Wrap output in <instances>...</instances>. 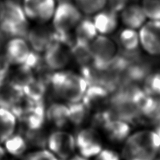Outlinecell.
Wrapping results in <instances>:
<instances>
[{
  "label": "cell",
  "instance_id": "6da1fadb",
  "mask_svg": "<svg viewBox=\"0 0 160 160\" xmlns=\"http://www.w3.org/2000/svg\"><path fill=\"white\" fill-rule=\"evenodd\" d=\"M160 152V136L156 131L141 130L125 140L122 150L124 160H155Z\"/></svg>",
  "mask_w": 160,
  "mask_h": 160
},
{
  "label": "cell",
  "instance_id": "7a4b0ae2",
  "mask_svg": "<svg viewBox=\"0 0 160 160\" xmlns=\"http://www.w3.org/2000/svg\"><path fill=\"white\" fill-rule=\"evenodd\" d=\"M49 83L55 95L69 104L82 102L89 86V82L84 76L71 71L52 73Z\"/></svg>",
  "mask_w": 160,
  "mask_h": 160
},
{
  "label": "cell",
  "instance_id": "3957f363",
  "mask_svg": "<svg viewBox=\"0 0 160 160\" xmlns=\"http://www.w3.org/2000/svg\"><path fill=\"white\" fill-rule=\"evenodd\" d=\"M28 19L21 4L16 0H5L4 11L0 21V30L5 35L26 38L29 31Z\"/></svg>",
  "mask_w": 160,
  "mask_h": 160
},
{
  "label": "cell",
  "instance_id": "277c9868",
  "mask_svg": "<svg viewBox=\"0 0 160 160\" xmlns=\"http://www.w3.org/2000/svg\"><path fill=\"white\" fill-rule=\"evenodd\" d=\"M82 15L73 1L58 2L51 21L53 30L58 35L68 36L81 21Z\"/></svg>",
  "mask_w": 160,
  "mask_h": 160
},
{
  "label": "cell",
  "instance_id": "5b68a950",
  "mask_svg": "<svg viewBox=\"0 0 160 160\" xmlns=\"http://www.w3.org/2000/svg\"><path fill=\"white\" fill-rule=\"evenodd\" d=\"M92 61L98 71L108 69L118 58L117 42L108 35H98L90 44Z\"/></svg>",
  "mask_w": 160,
  "mask_h": 160
},
{
  "label": "cell",
  "instance_id": "8992f818",
  "mask_svg": "<svg viewBox=\"0 0 160 160\" xmlns=\"http://www.w3.org/2000/svg\"><path fill=\"white\" fill-rule=\"evenodd\" d=\"M70 44L68 41L61 39L55 32L54 39L46 49L43 57L44 62L48 68L59 71L67 67L73 57L72 45Z\"/></svg>",
  "mask_w": 160,
  "mask_h": 160
},
{
  "label": "cell",
  "instance_id": "52a82bcc",
  "mask_svg": "<svg viewBox=\"0 0 160 160\" xmlns=\"http://www.w3.org/2000/svg\"><path fill=\"white\" fill-rule=\"evenodd\" d=\"M57 0H22L21 6L28 21L46 24L52 21Z\"/></svg>",
  "mask_w": 160,
  "mask_h": 160
},
{
  "label": "cell",
  "instance_id": "ba28073f",
  "mask_svg": "<svg viewBox=\"0 0 160 160\" xmlns=\"http://www.w3.org/2000/svg\"><path fill=\"white\" fill-rule=\"evenodd\" d=\"M140 45L152 56H160V21H147L138 30Z\"/></svg>",
  "mask_w": 160,
  "mask_h": 160
},
{
  "label": "cell",
  "instance_id": "9c48e42d",
  "mask_svg": "<svg viewBox=\"0 0 160 160\" xmlns=\"http://www.w3.org/2000/svg\"><path fill=\"white\" fill-rule=\"evenodd\" d=\"M47 143L52 152L62 160H67L72 157L76 149L75 137L63 131L52 133Z\"/></svg>",
  "mask_w": 160,
  "mask_h": 160
},
{
  "label": "cell",
  "instance_id": "30bf717a",
  "mask_svg": "<svg viewBox=\"0 0 160 160\" xmlns=\"http://www.w3.org/2000/svg\"><path fill=\"white\" fill-rule=\"evenodd\" d=\"M76 148L82 157H95L102 150V139L98 132L92 128H85L75 137Z\"/></svg>",
  "mask_w": 160,
  "mask_h": 160
},
{
  "label": "cell",
  "instance_id": "8fae6325",
  "mask_svg": "<svg viewBox=\"0 0 160 160\" xmlns=\"http://www.w3.org/2000/svg\"><path fill=\"white\" fill-rule=\"evenodd\" d=\"M92 19L99 35H109L113 33L118 26L119 13L105 7L93 15Z\"/></svg>",
  "mask_w": 160,
  "mask_h": 160
},
{
  "label": "cell",
  "instance_id": "7c38bea8",
  "mask_svg": "<svg viewBox=\"0 0 160 160\" xmlns=\"http://www.w3.org/2000/svg\"><path fill=\"white\" fill-rule=\"evenodd\" d=\"M46 24H38L29 29L27 38L33 50L40 53L45 52L54 39L55 32L49 30Z\"/></svg>",
  "mask_w": 160,
  "mask_h": 160
},
{
  "label": "cell",
  "instance_id": "4fadbf2b",
  "mask_svg": "<svg viewBox=\"0 0 160 160\" xmlns=\"http://www.w3.org/2000/svg\"><path fill=\"white\" fill-rule=\"evenodd\" d=\"M102 122L107 136L113 141H125L130 134L131 127L125 121L117 117H110L107 114L102 117Z\"/></svg>",
  "mask_w": 160,
  "mask_h": 160
},
{
  "label": "cell",
  "instance_id": "5bb4252c",
  "mask_svg": "<svg viewBox=\"0 0 160 160\" xmlns=\"http://www.w3.org/2000/svg\"><path fill=\"white\" fill-rule=\"evenodd\" d=\"M119 18L125 27L135 30H139L148 19L141 4L136 2H130L121 10Z\"/></svg>",
  "mask_w": 160,
  "mask_h": 160
},
{
  "label": "cell",
  "instance_id": "9a60e30c",
  "mask_svg": "<svg viewBox=\"0 0 160 160\" xmlns=\"http://www.w3.org/2000/svg\"><path fill=\"white\" fill-rule=\"evenodd\" d=\"M30 52L29 46L23 38H13L7 43L5 55L11 64L21 65L26 62Z\"/></svg>",
  "mask_w": 160,
  "mask_h": 160
},
{
  "label": "cell",
  "instance_id": "2e32d148",
  "mask_svg": "<svg viewBox=\"0 0 160 160\" xmlns=\"http://www.w3.org/2000/svg\"><path fill=\"white\" fill-rule=\"evenodd\" d=\"M45 107L44 101H42L40 102H35L32 108L19 120L25 124L27 130H38L42 128L45 123Z\"/></svg>",
  "mask_w": 160,
  "mask_h": 160
},
{
  "label": "cell",
  "instance_id": "e0dca14e",
  "mask_svg": "<svg viewBox=\"0 0 160 160\" xmlns=\"http://www.w3.org/2000/svg\"><path fill=\"white\" fill-rule=\"evenodd\" d=\"M35 78L33 71L23 63L12 71L9 69L6 81L13 86L23 91V88Z\"/></svg>",
  "mask_w": 160,
  "mask_h": 160
},
{
  "label": "cell",
  "instance_id": "ac0fdd59",
  "mask_svg": "<svg viewBox=\"0 0 160 160\" xmlns=\"http://www.w3.org/2000/svg\"><path fill=\"white\" fill-rule=\"evenodd\" d=\"M73 31L75 32V42L88 45H90L99 35L92 19L89 18H82Z\"/></svg>",
  "mask_w": 160,
  "mask_h": 160
},
{
  "label": "cell",
  "instance_id": "d6986e66",
  "mask_svg": "<svg viewBox=\"0 0 160 160\" xmlns=\"http://www.w3.org/2000/svg\"><path fill=\"white\" fill-rule=\"evenodd\" d=\"M46 117L49 122L57 127H63L69 121L68 105L62 103H53L46 112Z\"/></svg>",
  "mask_w": 160,
  "mask_h": 160
},
{
  "label": "cell",
  "instance_id": "ffe728a7",
  "mask_svg": "<svg viewBox=\"0 0 160 160\" xmlns=\"http://www.w3.org/2000/svg\"><path fill=\"white\" fill-rule=\"evenodd\" d=\"M16 117L9 109L0 107V143L4 142L13 134Z\"/></svg>",
  "mask_w": 160,
  "mask_h": 160
},
{
  "label": "cell",
  "instance_id": "44dd1931",
  "mask_svg": "<svg viewBox=\"0 0 160 160\" xmlns=\"http://www.w3.org/2000/svg\"><path fill=\"white\" fill-rule=\"evenodd\" d=\"M119 42L125 50L133 52L138 48L140 45L139 33L138 30L126 28L119 33Z\"/></svg>",
  "mask_w": 160,
  "mask_h": 160
},
{
  "label": "cell",
  "instance_id": "7402d4cb",
  "mask_svg": "<svg viewBox=\"0 0 160 160\" xmlns=\"http://www.w3.org/2000/svg\"><path fill=\"white\" fill-rule=\"evenodd\" d=\"M47 85L39 79L35 78L32 82L23 88V92L27 98L34 102H40L44 100Z\"/></svg>",
  "mask_w": 160,
  "mask_h": 160
},
{
  "label": "cell",
  "instance_id": "603a6c76",
  "mask_svg": "<svg viewBox=\"0 0 160 160\" xmlns=\"http://www.w3.org/2000/svg\"><path fill=\"white\" fill-rule=\"evenodd\" d=\"M82 14L93 16L107 7V0H72Z\"/></svg>",
  "mask_w": 160,
  "mask_h": 160
},
{
  "label": "cell",
  "instance_id": "cb8c5ba5",
  "mask_svg": "<svg viewBox=\"0 0 160 160\" xmlns=\"http://www.w3.org/2000/svg\"><path fill=\"white\" fill-rule=\"evenodd\" d=\"M4 144L6 151L15 157L22 155L28 147L26 140L21 134H13L4 142Z\"/></svg>",
  "mask_w": 160,
  "mask_h": 160
},
{
  "label": "cell",
  "instance_id": "d4e9b609",
  "mask_svg": "<svg viewBox=\"0 0 160 160\" xmlns=\"http://www.w3.org/2000/svg\"><path fill=\"white\" fill-rule=\"evenodd\" d=\"M69 121L74 125L78 126L83 122L87 117L88 107L83 102H79L68 104Z\"/></svg>",
  "mask_w": 160,
  "mask_h": 160
},
{
  "label": "cell",
  "instance_id": "484cf974",
  "mask_svg": "<svg viewBox=\"0 0 160 160\" xmlns=\"http://www.w3.org/2000/svg\"><path fill=\"white\" fill-rule=\"evenodd\" d=\"M141 6L148 19L160 21V0H142Z\"/></svg>",
  "mask_w": 160,
  "mask_h": 160
},
{
  "label": "cell",
  "instance_id": "4316f807",
  "mask_svg": "<svg viewBox=\"0 0 160 160\" xmlns=\"http://www.w3.org/2000/svg\"><path fill=\"white\" fill-rule=\"evenodd\" d=\"M145 92L151 96H160V73L152 74L146 78Z\"/></svg>",
  "mask_w": 160,
  "mask_h": 160
},
{
  "label": "cell",
  "instance_id": "83f0119b",
  "mask_svg": "<svg viewBox=\"0 0 160 160\" xmlns=\"http://www.w3.org/2000/svg\"><path fill=\"white\" fill-rule=\"evenodd\" d=\"M23 160H59L57 157L50 151L42 150L28 154Z\"/></svg>",
  "mask_w": 160,
  "mask_h": 160
},
{
  "label": "cell",
  "instance_id": "f1b7e54d",
  "mask_svg": "<svg viewBox=\"0 0 160 160\" xmlns=\"http://www.w3.org/2000/svg\"><path fill=\"white\" fill-rule=\"evenodd\" d=\"M130 2L131 0H107L106 7L119 13Z\"/></svg>",
  "mask_w": 160,
  "mask_h": 160
},
{
  "label": "cell",
  "instance_id": "f546056e",
  "mask_svg": "<svg viewBox=\"0 0 160 160\" xmlns=\"http://www.w3.org/2000/svg\"><path fill=\"white\" fill-rule=\"evenodd\" d=\"M95 160H120V158L114 151L102 149V150L95 156Z\"/></svg>",
  "mask_w": 160,
  "mask_h": 160
},
{
  "label": "cell",
  "instance_id": "4dcf8cb0",
  "mask_svg": "<svg viewBox=\"0 0 160 160\" xmlns=\"http://www.w3.org/2000/svg\"><path fill=\"white\" fill-rule=\"evenodd\" d=\"M4 7H5V0H0V21L2 20V16H3Z\"/></svg>",
  "mask_w": 160,
  "mask_h": 160
},
{
  "label": "cell",
  "instance_id": "1f68e13d",
  "mask_svg": "<svg viewBox=\"0 0 160 160\" xmlns=\"http://www.w3.org/2000/svg\"><path fill=\"white\" fill-rule=\"evenodd\" d=\"M69 160H88V158L85 157H82L81 154L79 155H73L72 157H71L69 159Z\"/></svg>",
  "mask_w": 160,
  "mask_h": 160
},
{
  "label": "cell",
  "instance_id": "d6a6232c",
  "mask_svg": "<svg viewBox=\"0 0 160 160\" xmlns=\"http://www.w3.org/2000/svg\"><path fill=\"white\" fill-rule=\"evenodd\" d=\"M5 156V150L0 146V160H2Z\"/></svg>",
  "mask_w": 160,
  "mask_h": 160
}]
</instances>
